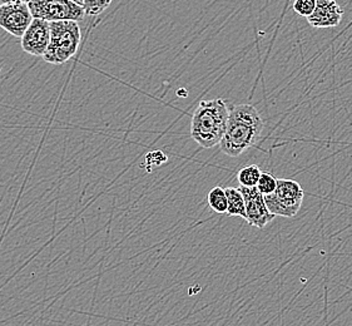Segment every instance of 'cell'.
<instances>
[{
	"label": "cell",
	"mask_w": 352,
	"mask_h": 326,
	"mask_svg": "<svg viewBox=\"0 0 352 326\" xmlns=\"http://www.w3.org/2000/svg\"><path fill=\"white\" fill-rule=\"evenodd\" d=\"M240 190L245 197L246 205V221L248 225L263 230L271 221L275 219V215L270 213L265 197L260 190L256 187H245L241 186Z\"/></svg>",
	"instance_id": "7"
},
{
	"label": "cell",
	"mask_w": 352,
	"mask_h": 326,
	"mask_svg": "<svg viewBox=\"0 0 352 326\" xmlns=\"http://www.w3.org/2000/svg\"><path fill=\"white\" fill-rule=\"evenodd\" d=\"M270 213L282 217H295L302 206L305 192L295 180L277 178L276 191L263 195Z\"/></svg>",
	"instance_id": "4"
},
{
	"label": "cell",
	"mask_w": 352,
	"mask_h": 326,
	"mask_svg": "<svg viewBox=\"0 0 352 326\" xmlns=\"http://www.w3.org/2000/svg\"><path fill=\"white\" fill-rule=\"evenodd\" d=\"M21 48L30 56L44 57L50 47V21L34 18L29 28L21 36Z\"/></svg>",
	"instance_id": "8"
},
{
	"label": "cell",
	"mask_w": 352,
	"mask_h": 326,
	"mask_svg": "<svg viewBox=\"0 0 352 326\" xmlns=\"http://www.w3.org/2000/svg\"><path fill=\"white\" fill-rule=\"evenodd\" d=\"M178 94H179V96H187V94H188V93H187V92H179V93H178Z\"/></svg>",
	"instance_id": "19"
},
{
	"label": "cell",
	"mask_w": 352,
	"mask_h": 326,
	"mask_svg": "<svg viewBox=\"0 0 352 326\" xmlns=\"http://www.w3.org/2000/svg\"><path fill=\"white\" fill-rule=\"evenodd\" d=\"M263 128L265 121L254 106L237 105L232 107L219 149L226 156L233 158L241 156L260 141Z\"/></svg>",
	"instance_id": "1"
},
{
	"label": "cell",
	"mask_w": 352,
	"mask_h": 326,
	"mask_svg": "<svg viewBox=\"0 0 352 326\" xmlns=\"http://www.w3.org/2000/svg\"><path fill=\"white\" fill-rule=\"evenodd\" d=\"M82 39L78 21H50V42L43 59L50 64L65 63L77 54Z\"/></svg>",
	"instance_id": "3"
},
{
	"label": "cell",
	"mask_w": 352,
	"mask_h": 326,
	"mask_svg": "<svg viewBox=\"0 0 352 326\" xmlns=\"http://www.w3.org/2000/svg\"><path fill=\"white\" fill-rule=\"evenodd\" d=\"M226 195L228 199V216H239L242 219H247L246 205H245V197L241 192L240 187H226Z\"/></svg>",
	"instance_id": "10"
},
{
	"label": "cell",
	"mask_w": 352,
	"mask_h": 326,
	"mask_svg": "<svg viewBox=\"0 0 352 326\" xmlns=\"http://www.w3.org/2000/svg\"><path fill=\"white\" fill-rule=\"evenodd\" d=\"M344 17V10L336 0H317L316 9L307 18L312 28H336Z\"/></svg>",
	"instance_id": "9"
},
{
	"label": "cell",
	"mask_w": 352,
	"mask_h": 326,
	"mask_svg": "<svg viewBox=\"0 0 352 326\" xmlns=\"http://www.w3.org/2000/svg\"><path fill=\"white\" fill-rule=\"evenodd\" d=\"M230 109L225 100H202L190 121V137L202 149L219 146L228 126Z\"/></svg>",
	"instance_id": "2"
},
{
	"label": "cell",
	"mask_w": 352,
	"mask_h": 326,
	"mask_svg": "<svg viewBox=\"0 0 352 326\" xmlns=\"http://www.w3.org/2000/svg\"><path fill=\"white\" fill-rule=\"evenodd\" d=\"M261 173H262V171L260 170L258 166L250 164V166H246V167H243V169L239 171L237 178H239L241 186L256 187L258 181H260Z\"/></svg>",
	"instance_id": "12"
},
{
	"label": "cell",
	"mask_w": 352,
	"mask_h": 326,
	"mask_svg": "<svg viewBox=\"0 0 352 326\" xmlns=\"http://www.w3.org/2000/svg\"><path fill=\"white\" fill-rule=\"evenodd\" d=\"M29 0H0V6L10 4V3H28Z\"/></svg>",
	"instance_id": "17"
},
{
	"label": "cell",
	"mask_w": 352,
	"mask_h": 326,
	"mask_svg": "<svg viewBox=\"0 0 352 326\" xmlns=\"http://www.w3.org/2000/svg\"><path fill=\"white\" fill-rule=\"evenodd\" d=\"M72 1H74V3H77V4L83 7V0H72Z\"/></svg>",
	"instance_id": "18"
},
{
	"label": "cell",
	"mask_w": 352,
	"mask_h": 326,
	"mask_svg": "<svg viewBox=\"0 0 352 326\" xmlns=\"http://www.w3.org/2000/svg\"><path fill=\"white\" fill-rule=\"evenodd\" d=\"M317 0H295L292 9L303 18H309L316 9Z\"/></svg>",
	"instance_id": "15"
},
{
	"label": "cell",
	"mask_w": 352,
	"mask_h": 326,
	"mask_svg": "<svg viewBox=\"0 0 352 326\" xmlns=\"http://www.w3.org/2000/svg\"><path fill=\"white\" fill-rule=\"evenodd\" d=\"M29 9L33 18L43 21H83L85 7L72 0H29Z\"/></svg>",
	"instance_id": "5"
},
{
	"label": "cell",
	"mask_w": 352,
	"mask_h": 326,
	"mask_svg": "<svg viewBox=\"0 0 352 326\" xmlns=\"http://www.w3.org/2000/svg\"><path fill=\"white\" fill-rule=\"evenodd\" d=\"M208 205L212 208V211L216 213H227L228 210V199L226 195L225 188L222 187H213L210 193H208Z\"/></svg>",
	"instance_id": "11"
},
{
	"label": "cell",
	"mask_w": 352,
	"mask_h": 326,
	"mask_svg": "<svg viewBox=\"0 0 352 326\" xmlns=\"http://www.w3.org/2000/svg\"><path fill=\"white\" fill-rule=\"evenodd\" d=\"M146 161L155 164V166H160L167 161V156L163 153L162 151H155L146 156Z\"/></svg>",
	"instance_id": "16"
},
{
	"label": "cell",
	"mask_w": 352,
	"mask_h": 326,
	"mask_svg": "<svg viewBox=\"0 0 352 326\" xmlns=\"http://www.w3.org/2000/svg\"><path fill=\"white\" fill-rule=\"evenodd\" d=\"M113 0H83L87 15H99L112 4Z\"/></svg>",
	"instance_id": "14"
},
{
	"label": "cell",
	"mask_w": 352,
	"mask_h": 326,
	"mask_svg": "<svg viewBox=\"0 0 352 326\" xmlns=\"http://www.w3.org/2000/svg\"><path fill=\"white\" fill-rule=\"evenodd\" d=\"M33 19L28 3H10L0 6V28L16 38L24 36Z\"/></svg>",
	"instance_id": "6"
},
{
	"label": "cell",
	"mask_w": 352,
	"mask_h": 326,
	"mask_svg": "<svg viewBox=\"0 0 352 326\" xmlns=\"http://www.w3.org/2000/svg\"><path fill=\"white\" fill-rule=\"evenodd\" d=\"M277 187V178L271 175L270 172H262L260 181L257 184V188L260 190L262 195H271L276 191Z\"/></svg>",
	"instance_id": "13"
}]
</instances>
